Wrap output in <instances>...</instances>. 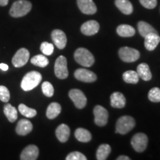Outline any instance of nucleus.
<instances>
[{
	"label": "nucleus",
	"instance_id": "obj_1",
	"mask_svg": "<svg viewBox=\"0 0 160 160\" xmlns=\"http://www.w3.org/2000/svg\"><path fill=\"white\" fill-rule=\"evenodd\" d=\"M32 4L27 0H19L12 5L10 9V15L12 17L19 18L27 15L31 11Z\"/></svg>",
	"mask_w": 160,
	"mask_h": 160
},
{
	"label": "nucleus",
	"instance_id": "obj_2",
	"mask_svg": "<svg viewBox=\"0 0 160 160\" xmlns=\"http://www.w3.org/2000/svg\"><path fill=\"white\" fill-rule=\"evenodd\" d=\"M42 77L37 71H31L25 74L21 82L22 89L25 91H29L35 88L42 81Z\"/></svg>",
	"mask_w": 160,
	"mask_h": 160
},
{
	"label": "nucleus",
	"instance_id": "obj_3",
	"mask_svg": "<svg viewBox=\"0 0 160 160\" xmlns=\"http://www.w3.org/2000/svg\"><path fill=\"white\" fill-rule=\"evenodd\" d=\"M74 59L77 63L84 67H91L94 63V57L88 50L80 48L74 53Z\"/></svg>",
	"mask_w": 160,
	"mask_h": 160
},
{
	"label": "nucleus",
	"instance_id": "obj_4",
	"mask_svg": "<svg viewBox=\"0 0 160 160\" xmlns=\"http://www.w3.org/2000/svg\"><path fill=\"white\" fill-rule=\"evenodd\" d=\"M135 119L130 116H123L117 120L116 125V133L126 134L134 128Z\"/></svg>",
	"mask_w": 160,
	"mask_h": 160
},
{
	"label": "nucleus",
	"instance_id": "obj_5",
	"mask_svg": "<svg viewBox=\"0 0 160 160\" xmlns=\"http://www.w3.org/2000/svg\"><path fill=\"white\" fill-rule=\"evenodd\" d=\"M54 73L57 77L60 79H65L68 77L67 59L64 56H60L56 60Z\"/></svg>",
	"mask_w": 160,
	"mask_h": 160
},
{
	"label": "nucleus",
	"instance_id": "obj_6",
	"mask_svg": "<svg viewBox=\"0 0 160 160\" xmlns=\"http://www.w3.org/2000/svg\"><path fill=\"white\" fill-rule=\"evenodd\" d=\"M120 59L125 62H133L139 59V52L134 48L129 47L121 48L119 51Z\"/></svg>",
	"mask_w": 160,
	"mask_h": 160
},
{
	"label": "nucleus",
	"instance_id": "obj_7",
	"mask_svg": "<svg viewBox=\"0 0 160 160\" xmlns=\"http://www.w3.org/2000/svg\"><path fill=\"white\" fill-rule=\"evenodd\" d=\"M148 143V137L143 133H138L132 137L131 145L137 152H143L146 149Z\"/></svg>",
	"mask_w": 160,
	"mask_h": 160
},
{
	"label": "nucleus",
	"instance_id": "obj_8",
	"mask_svg": "<svg viewBox=\"0 0 160 160\" xmlns=\"http://www.w3.org/2000/svg\"><path fill=\"white\" fill-rule=\"evenodd\" d=\"M30 53L26 48H20L12 59V64L15 68L23 67L29 60Z\"/></svg>",
	"mask_w": 160,
	"mask_h": 160
},
{
	"label": "nucleus",
	"instance_id": "obj_9",
	"mask_svg": "<svg viewBox=\"0 0 160 160\" xmlns=\"http://www.w3.org/2000/svg\"><path fill=\"white\" fill-rule=\"evenodd\" d=\"M69 97L77 108L82 109L87 104V98L83 92L79 89H72L69 91Z\"/></svg>",
	"mask_w": 160,
	"mask_h": 160
},
{
	"label": "nucleus",
	"instance_id": "obj_10",
	"mask_svg": "<svg viewBox=\"0 0 160 160\" xmlns=\"http://www.w3.org/2000/svg\"><path fill=\"white\" fill-rule=\"evenodd\" d=\"M94 122L98 126H105L108 120V112L101 105H97L93 109Z\"/></svg>",
	"mask_w": 160,
	"mask_h": 160
},
{
	"label": "nucleus",
	"instance_id": "obj_11",
	"mask_svg": "<svg viewBox=\"0 0 160 160\" xmlns=\"http://www.w3.org/2000/svg\"><path fill=\"white\" fill-rule=\"evenodd\" d=\"M74 77L79 81L84 82H93L97 79V75L93 72L85 68L77 69L74 73Z\"/></svg>",
	"mask_w": 160,
	"mask_h": 160
},
{
	"label": "nucleus",
	"instance_id": "obj_12",
	"mask_svg": "<svg viewBox=\"0 0 160 160\" xmlns=\"http://www.w3.org/2000/svg\"><path fill=\"white\" fill-rule=\"evenodd\" d=\"M51 38L54 45L59 49H64L67 44V37L62 31L59 29L53 30L51 33Z\"/></svg>",
	"mask_w": 160,
	"mask_h": 160
},
{
	"label": "nucleus",
	"instance_id": "obj_13",
	"mask_svg": "<svg viewBox=\"0 0 160 160\" xmlns=\"http://www.w3.org/2000/svg\"><path fill=\"white\" fill-rule=\"evenodd\" d=\"M77 5L85 14L92 15L97 13V6L93 0H77Z\"/></svg>",
	"mask_w": 160,
	"mask_h": 160
},
{
	"label": "nucleus",
	"instance_id": "obj_14",
	"mask_svg": "<svg viewBox=\"0 0 160 160\" xmlns=\"http://www.w3.org/2000/svg\"><path fill=\"white\" fill-rule=\"evenodd\" d=\"M39 148L34 145H30L22 151L20 159L22 160H36L39 157Z\"/></svg>",
	"mask_w": 160,
	"mask_h": 160
},
{
	"label": "nucleus",
	"instance_id": "obj_15",
	"mask_svg": "<svg viewBox=\"0 0 160 160\" xmlns=\"http://www.w3.org/2000/svg\"><path fill=\"white\" fill-rule=\"evenodd\" d=\"M99 31V24L95 20L86 22L81 26V32L86 36H93Z\"/></svg>",
	"mask_w": 160,
	"mask_h": 160
},
{
	"label": "nucleus",
	"instance_id": "obj_16",
	"mask_svg": "<svg viewBox=\"0 0 160 160\" xmlns=\"http://www.w3.org/2000/svg\"><path fill=\"white\" fill-rule=\"evenodd\" d=\"M33 130V125L29 120L20 119L16 128V132L18 135L25 136L31 133Z\"/></svg>",
	"mask_w": 160,
	"mask_h": 160
},
{
	"label": "nucleus",
	"instance_id": "obj_17",
	"mask_svg": "<svg viewBox=\"0 0 160 160\" xmlns=\"http://www.w3.org/2000/svg\"><path fill=\"white\" fill-rule=\"evenodd\" d=\"M145 38V47L148 51H153L160 42V37L157 33H151Z\"/></svg>",
	"mask_w": 160,
	"mask_h": 160
},
{
	"label": "nucleus",
	"instance_id": "obj_18",
	"mask_svg": "<svg viewBox=\"0 0 160 160\" xmlns=\"http://www.w3.org/2000/svg\"><path fill=\"white\" fill-rule=\"evenodd\" d=\"M126 104V99L120 92H114L111 96V105L115 108H122Z\"/></svg>",
	"mask_w": 160,
	"mask_h": 160
},
{
	"label": "nucleus",
	"instance_id": "obj_19",
	"mask_svg": "<svg viewBox=\"0 0 160 160\" xmlns=\"http://www.w3.org/2000/svg\"><path fill=\"white\" fill-rule=\"evenodd\" d=\"M70 133L71 131L69 127L65 124H61L56 130V136L61 142H65L68 140Z\"/></svg>",
	"mask_w": 160,
	"mask_h": 160
},
{
	"label": "nucleus",
	"instance_id": "obj_20",
	"mask_svg": "<svg viewBox=\"0 0 160 160\" xmlns=\"http://www.w3.org/2000/svg\"><path fill=\"white\" fill-rule=\"evenodd\" d=\"M115 5L124 14L130 15L133 13V5L129 0H115Z\"/></svg>",
	"mask_w": 160,
	"mask_h": 160
},
{
	"label": "nucleus",
	"instance_id": "obj_21",
	"mask_svg": "<svg viewBox=\"0 0 160 160\" xmlns=\"http://www.w3.org/2000/svg\"><path fill=\"white\" fill-rule=\"evenodd\" d=\"M137 73L139 77L145 81H149L151 79L152 74L150 71V68L148 64L141 63L137 67Z\"/></svg>",
	"mask_w": 160,
	"mask_h": 160
},
{
	"label": "nucleus",
	"instance_id": "obj_22",
	"mask_svg": "<svg viewBox=\"0 0 160 160\" xmlns=\"http://www.w3.org/2000/svg\"><path fill=\"white\" fill-rule=\"evenodd\" d=\"M62 107L59 103L52 102L48 107L46 111V116L50 119H53L57 118L61 113Z\"/></svg>",
	"mask_w": 160,
	"mask_h": 160
},
{
	"label": "nucleus",
	"instance_id": "obj_23",
	"mask_svg": "<svg viewBox=\"0 0 160 160\" xmlns=\"http://www.w3.org/2000/svg\"><path fill=\"white\" fill-rule=\"evenodd\" d=\"M118 35L122 37H131L134 36L136 31L133 27L128 25H120L117 27Z\"/></svg>",
	"mask_w": 160,
	"mask_h": 160
},
{
	"label": "nucleus",
	"instance_id": "obj_24",
	"mask_svg": "<svg viewBox=\"0 0 160 160\" xmlns=\"http://www.w3.org/2000/svg\"><path fill=\"white\" fill-rule=\"evenodd\" d=\"M4 113L9 120L10 122H14L18 118V112L15 107L12 106L11 104H6L4 106Z\"/></svg>",
	"mask_w": 160,
	"mask_h": 160
},
{
	"label": "nucleus",
	"instance_id": "obj_25",
	"mask_svg": "<svg viewBox=\"0 0 160 160\" xmlns=\"http://www.w3.org/2000/svg\"><path fill=\"white\" fill-rule=\"evenodd\" d=\"M138 31H139L140 35L142 37H145L146 36L148 35L149 33H157V31L153 28L150 24L145 22L144 21H140L138 23Z\"/></svg>",
	"mask_w": 160,
	"mask_h": 160
},
{
	"label": "nucleus",
	"instance_id": "obj_26",
	"mask_svg": "<svg viewBox=\"0 0 160 160\" xmlns=\"http://www.w3.org/2000/svg\"><path fill=\"white\" fill-rule=\"evenodd\" d=\"M75 137L78 141L82 142H88L91 141L92 136L90 131L84 128H77L75 131Z\"/></svg>",
	"mask_w": 160,
	"mask_h": 160
},
{
	"label": "nucleus",
	"instance_id": "obj_27",
	"mask_svg": "<svg viewBox=\"0 0 160 160\" xmlns=\"http://www.w3.org/2000/svg\"><path fill=\"white\" fill-rule=\"evenodd\" d=\"M111 148L108 144H102L99 145L97 151V159L98 160H105L111 153Z\"/></svg>",
	"mask_w": 160,
	"mask_h": 160
},
{
	"label": "nucleus",
	"instance_id": "obj_28",
	"mask_svg": "<svg viewBox=\"0 0 160 160\" xmlns=\"http://www.w3.org/2000/svg\"><path fill=\"white\" fill-rule=\"evenodd\" d=\"M122 77L125 82L130 84H137L139 79L137 72L133 71H128L125 72L123 73Z\"/></svg>",
	"mask_w": 160,
	"mask_h": 160
},
{
	"label": "nucleus",
	"instance_id": "obj_29",
	"mask_svg": "<svg viewBox=\"0 0 160 160\" xmlns=\"http://www.w3.org/2000/svg\"><path fill=\"white\" fill-rule=\"evenodd\" d=\"M31 62L36 66L40 68H45L49 64V61L48 58L44 55H37L34 56L31 59Z\"/></svg>",
	"mask_w": 160,
	"mask_h": 160
},
{
	"label": "nucleus",
	"instance_id": "obj_30",
	"mask_svg": "<svg viewBox=\"0 0 160 160\" xmlns=\"http://www.w3.org/2000/svg\"><path fill=\"white\" fill-rule=\"evenodd\" d=\"M18 109H19V111L22 115L27 118L34 117L37 113V112L35 109L31 108L28 107V106L24 105V104H20L19 107H18Z\"/></svg>",
	"mask_w": 160,
	"mask_h": 160
},
{
	"label": "nucleus",
	"instance_id": "obj_31",
	"mask_svg": "<svg viewBox=\"0 0 160 160\" xmlns=\"http://www.w3.org/2000/svg\"><path fill=\"white\" fill-rule=\"evenodd\" d=\"M42 91L44 95L48 97H53V93H54L53 86L49 82H44L42 85Z\"/></svg>",
	"mask_w": 160,
	"mask_h": 160
},
{
	"label": "nucleus",
	"instance_id": "obj_32",
	"mask_svg": "<svg viewBox=\"0 0 160 160\" xmlns=\"http://www.w3.org/2000/svg\"><path fill=\"white\" fill-rule=\"evenodd\" d=\"M148 99L153 102H160V89L159 88H153L148 92Z\"/></svg>",
	"mask_w": 160,
	"mask_h": 160
},
{
	"label": "nucleus",
	"instance_id": "obj_33",
	"mask_svg": "<svg viewBox=\"0 0 160 160\" xmlns=\"http://www.w3.org/2000/svg\"><path fill=\"white\" fill-rule=\"evenodd\" d=\"M40 50H41V51L42 52V53L44 55L50 56L53 53V51H54V47H53V44L47 42H44L41 44V46H40Z\"/></svg>",
	"mask_w": 160,
	"mask_h": 160
},
{
	"label": "nucleus",
	"instance_id": "obj_34",
	"mask_svg": "<svg viewBox=\"0 0 160 160\" xmlns=\"http://www.w3.org/2000/svg\"><path fill=\"white\" fill-rule=\"evenodd\" d=\"M11 94L9 90L4 85H0V100L3 102H8L10 100Z\"/></svg>",
	"mask_w": 160,
	"mask_h": 160
},
{
	"label": "nucleus",
	"instance_id": "obj_35",
	"mask_svg": "<svg viewBox=\"0 0 160 160\" xmlns=\"http://www.w3.org/2000/svg\"><path fill=\"white\" fill-rule=\"evenodd\" d=\"M66 160H87V157L79 151H74L67 156Z\"/></svg>",
	"mask_w": 160,
	"mask_h": 160
},
{
	"label": "nucleus",
	"instance_id": "obj_36",
	"mask_svg": "<svg viewBox=\"0 0 160 160\" xmlns=\"http://www.w3.org/2000/svg\"><path fill=\"white\" fill-rule=\"evenodd\" d=\"M141 5L148 9H153L157 5V0H139Z\"/></svg>",
	"mask_w": 160,
	"mask_h": 160
},
{
	"label": "nucleus",
	"instance_id": "obj_37",
	"mask_svg": "<svg viewBox=\"0 0 160 160\" xmlns=\"http://www.w3.org/2000/svg\"><path fill=\"white\" fill-rule=\"evenodd\" d=\"M0 69L4 71H6L8 70V65H6L5 63H1L0 64Z\"/></svg>",
	"mask_w": 160,
	"mask_h": 160
},
{
	"label": "nucleus",
	"instance_id": "obj_38",
	"mask_svg": "<svg viewBox=\"0 0 160 160\" xmlns=\"http://www.w3.org/2000/svg\"><path fill=\"white\" fill-rule=\"evenodd\" d=\"M117 160H130L131 159L127 156H120L117 159Z\"/></svg>",
	"mask_w": 160,
	"mask_h": 160
},
{
	"label": "nucleus",
	"instance_id": "obj_39",
	"mask_svg": "<svg viewBox=\"0 0 160 160\" xmlns=\"http://www.w3.org/2000/svg\"><path fill=\"white\" fill-rule=\"evenodd\" d=\"M8 4V0H0V6H6Z\"/></svg>",
	"mask_w": 160,
	"mask_h": 160
}]
</instances>
